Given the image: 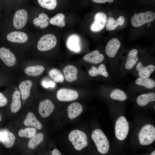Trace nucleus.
Wrapping results in <instances>:
<instances>
[{"instance_id":"f257e3e1","label":"nucleus","mask_w":155,"mask_h":155,"mask_svg":"<svg viewBox=\"0 0 155 155\" xmlns=\"http://www.w3.org/2000/svg\"><path fill=\"white\" fill-rule=\"evenodd\" d=\"M121 46V43L117 38H113L107 42L105 48L106 54L109 60L111 75H118L120 60L118 53Z\"/></svg>"},{"instance_id":"f03ea898","label":"nucleus","mask_w":155,"mask_h":155,"mask_svg":"<svg viewBox=\"0 0 155 155\" xmlns=\"http://www.w3.org/2000/svg\"><path fill=\"white\" fill-rule=\"evenodd\" d=\"M155 70V62L149 57H140L130 73L137 77L148 78Z\"/></svg>"},{"instance_id":"7ed1b4c3","label":"nucleus","mask_w":155,"mask_h":155,"mask_svg":"<svg viewBox=\"0 0 155 155\" xmlns=\"http://www.w3.org/2000/svg\"><path fill=\"white\" fill-rule=\"evenodd\" d=\"M140 57L137 49L133 48L130 50L125 57L120 61L118 74L119 77L123 78L130 73Z\"/></svg>"},{"instance_id":"20e7f679","label":"nucleus","mask_w":155,"mask_h":155,"mask_svg":"<svg viewBox=\"0 0 155 155\" xmlns=\"http://www.w3.org/2000/svg\"><path fill=\"white\" fill-rule=\"evenodd\" d=\"M91 138L99 152L103 154L108 152L109 143L107 138L101 130L99 129L94 130L92 133Z\"/></svg>"},{"instance_id":"39448f33","label":"nucleus","mask_w":155,"mask_h":155,"mask_svg":"<svg viewBox=\"0 0 155 155\" xmlns=\"http://www.w3.org/2000/svg\"><path fill=\"white\" fill-rule=\"evenodd\" d=\"M68 137L69 140L77 150H81L88 145L87 135L81 130L75 129L69 133Z\"/></svg>"},{"instance_id":"423d86ee","label":"nucleus","mask_w":155,"mask_h":155,"mask_svg":"<svg viewBox=\"0 0 155 155\" xmlns=\"http://www.w3.org/2000/svg\"><path fill=\"white\" fill-rule=\"evenodd\" d=\"M140 144L147 146L152 143L155 140V128L151 124L144 126L141 129L138 134Z\"/></svg>"},{"instance_id":"0eeeda50","label":"nucleus","mask_w":155,"mask_h":155,"mask_svg":"<svg viewBox=\"0 0 155 155\" xmlns=\"http://www.w3.org/2000/svg\"><path fill=\"white\" fill-rule=\"evenodd\" d=\"M155 19V13L153 11H147L134 15L131 17V22L133 27L137 28L152 22Z\"/></svg>"},{"instance_id":"6e6552de","label":"nucleus","mask_w":155,"mask_h":155,"mask_svg":"<svg viewBox=\"0 0 155 155\" xmlns=\"http://www.w3.org/2000/svg\"><path fill=\"white\" fill-rule=\"evenodd\" d=\"M129 131V125L125 117L123 116L119 117L116 121L115 134L119 140L123 141L127 137Z\"/></svg>"},{"instance_id":"1a4fd4ad","label":"nucleus","mask_w":155,"mask_h":155,"mask_svg":"<svg viewBox=\"0 0 155 155\" xmlns=\"http://www.w3.org/2000/svg\"><path fill=\"white\" fill-rule=\"evenodd\" d=\"M57 39L54 35L48 34L42 36L37 44V48L41 51H46L53 49L56 45Z\"/></svg>"},{"instance_id":"9d476101","label":"nucleus","mask_w":155,"mask_h":155,"mask_svg":"<svg viewBox=\"0 0 155 155\" xmlns=\"http://www.w3.org/2000/svg\"><path fill=\"white\" fill-rule=\"evenodd\" d=\"M79 94L76 91L66 88H62L57 92L56 97L60 101H72L76 100L79 97Z\"/></svg>"},{"instance_id":"9b49d317","label":"nucleus","mask_w":155,"mask_h":155,"mask_svg":"<svg viewBox=\"0 0 155 155\" xmlns=\"http://www.w3.org/2000/svg\"><path fill=\"white\" fill-rule=\"evenodd\" d=\"M107 20L106 15L104 13L99 12L96 13L94 20L90 26L91 30L93 32H99L104 28Z\"/></svg>"},{"instance_id":"f8f14e48","label":"nucleus","mask_w":155,"mask_h":155,"mask_svg":"<svg viewBox=\"0 0 155 155\" xmlns=\"http://www.w3.org/2000/svg\"><path fill=\"white\" fill-rule=\"evenodd\" d=\"M28 15L24 9L17 10L15 13L13 18L14 27L17 29L22 28L26 25L28 20Z\"/></svg>"},{"instance_id":"ddd939ff","label":"nucleus","mask_w":155,"mask_h":155,"mask_svg":"<svg viewBox=\"0 0 155 155\" xmlns=\"http://www.w3.org/2000/svg\"><path fill=\"white\" fill-rule=\"evenodd\" d=\"M55 108L54 105L49 99L41 101L40 103L38 112L40 115L43 118L48 117L53 112Z\"/></svg>"},{"instance_id":"4468645a","label":"nucleus","mask_w":155,"mask_h":155,"mask_svg":"<svg viewBox=\"0 0 155 155\" xmlns=\"http://www.w3.org/2000/svg\"><path fill=\"white\" fill-rule=\"evenodd\" d=\"M0 58L5 65L9 67L13 66L16 63V59L14 54L5 47L0 48Z\"/></svg>"},{"instance_id":"2eb2a0df","label":"nucleus","mask_w":155,"mask_h":155,"mask_svg":"<svg viewBox=\"0 0 155 155\" xmlns=\"http://www.w3.org/2000/svg\"><path fill=\"white\" fill-rule=\"evenodd\" d=\"M105 59L104 55L98 50H95L85 55L83 59L85 62L94 64L102 63Z\"/></svg>"},{"instance_id":"dca6fc26","label":"nucleus","mask_w":155,"mask_h":155,"mask_svg":"<svg viewBox=\"0 0 155 155\" xmlns=\"http://www.w3.org/2000/svg\"><path fill=\"white\" fill-rule=\"evenodd\" d=\"M88 73L92 77L101 76L105 78H111L106 66L104 63L100 64L98 67L92 66L88 71Z\"/></svg>"},{"instance_id":"f3484780","label":"nucleus","mask_w":155,"mask_h":155,"mask_svg":"<svg viewBox=\"0 0 155 155\" xmlns=\"http://www.w3.org/2000/svg\"><path fill=\"white\" fill-rule=\"evenodd\" d=\"M6 38L11 42L23 43L27 41L28 39L27 35L25 32L20 31H13L8 34Z\"/></svg>"},{"instance_id":"a211bd4d","label":"nucleus","mask_w":155,"mask_h":155,"mask_svg":"<svg viewBox=\"0 0 155 155\" xmlns=\"http://www.w3.org/2000/svg\"><path fill=\"white\" fill-rule=\"evenodd\" d=\"M64 77L68 82H72L78 78V69L74 65H69L65 66L63 69Z\"/></svg>"},{"instance_id":"6ab92c4d","label":"nucleus","mask_w":155,"mask_h":155,"mask_svg":"<svg viewBox=\"0 0 155 155\" xmlns=\"http://www.w3.org/2000/svg\"><path fill=\"white\" fill-rule=\"evenodd\" d=\"M132 85L148 90H152L155 87V81L150 77H137Z\"/></svg>"},{"instance_id":"aec40b11","label":"nucleus","mask_w":155,"mask_h":155,"mask_svg":"<svg viewBox=\"0 0 155 155\" xmlns=\"http://www.w3.org/2000/svg\"><path fill=\"white\" fill-rule=\"evenodd\" d=\"M66 45L68 48L73 52L78 53L81 50L80 38L76 34H72L69 37Z\"/></svg>"},{"instance_id":"412c9836","label":"nucleus","mask_w":155,"mask_h":155,"mask_svg":"<svg viewBox=\"0 0 155 155\" xmlns=\"http://www.w3.org/2000/svg\"><path fill=\"white\" fill-rule=\"evenodd\" d=\"M155 101V94L150 92L142 94L138 96L136 99L137 104L140 106H144L150 102Z\"/></svg>"},{"instance_id":"4be33fe9","label":"nucleus","mask_w":155,"mask_h":155,"mask_svg":"<svg viewBox=\"0 0 155 155\" xmlns=\"http://www.w3.org/2000/svg\"><path fill=\"white\" fill-rule=\"evenodd\" d=\"M83 111L81 104L78 102H74L69 104L67 108V115L70 119H73L78 116Z\"/></svg>"},{"instance_id":"5701e85b","label":"nucleus","mask_w":155,"mask_h":155,"mask_svg":"<svg viewBox=\"0 0 155 155\" xmlns=\"http://www.w3.org/2000/svg\"><path fill=\"white\" fill-rule=\"evenodd\" d=\"M32 84L31 80H27L22 82L19 84V88L23 100L26 99L30 96Z\"/></svg>"},{"instance_id":"b1692460","label":"nucleus","mask_w":155,"mask_h":155,"mask_svg":"<svg viewBox=\"0 0 155 155\" xmlns=\"http://www.w3.org/2000/svg\"><path fill=\"white\" fill-rule=\"evenodd\" d=\"M24 124L26 126H31L40 130L42 128L41 123L36 118L35 115L32 112H29L26 115Z\"/></svg>"},{"instance_id":"393cba45","label":"nucleus","mask_w":155,"mask_h":155,"mask_svg":"<svg viewBox=\"0 0 155 155\" xmlns=\"http://www.w3.org/2000/svg\"><path fill=\"white\" fill-rule=\"evenodd\" d=\"M49 18L45 13H40L38 17L34 18L33 21V24L36 26L40 27L41 29L47 27L49 25Z\"/></svg>"},{"instance_id":"a878e982","label":"nucleus","mask_w":155,"mask_h":155,"mask_svg":"<svg viewBox=\"0 0 155 155\" xmlns=\"http://www.w3.org/2000/svg\"><path fill=\"white\" fill-rule=\"evenodd\" d=\"M125 21V18L123 16H119L116 20L112 17H110L107 20L106 28L109 31L115 30L118 26L123 25Z\"/></svg>"},{"instance_id":"bb28decb","label":"nucleus","mask_w":155,"mask_h":155,"mask_svg":"<svg viewBox=\"0 0 155 155\" xmlns=\"http://www.w3.org/2000/svg\"><path fill=\"white\" fill-rule=\"evenodd\" d=\"M20 95V92L18 90L15 91L13 93L12 102L10 107L11 111L13 113L18 112L21 108Z\"/></svg>"},{"instance_id":"cd10ccee","label":"nucleus","mask_w":155,"mask_h":155,"mask_svg":"<svg viewBox=\"0 0 155 155\" xmlns=\"http://www.w3.org/2000/svg\"><path fill=\"white\" fill-rule=\"evenodd\" d=\"M44 70V68L43 66L37 65L26 67L24 72L28 75L37 76L42 74Z\"/></svg>"},{"instance_id":"c85d7f7f","label":"nucleus","mask_w":155,"mask_h":155,"mask_svg":"<svg viewBox=\"0 0 155 155\" xmlns=\"http://www.w3.org/2000/svg\"><path fill=\"white\" fill-rule=\"evenodd\" d=\"M4 134L1 142L6 148H10L12 147L16 139L14 135L8 130H4Z\"/></svg>"},{"instance_id":"c756f323","label":"nucleus","mask_w":155,"mask_h":155,"mask_svg":"<svg viewBox=\"0 0 155 155\" xmlns=\"http://www.w3.org/2000/svg\"><path fill=\"white\" fill-rule=\"evenodd\" d=\"M110 98L114 100L120 101L125 100L127 99V96L123 90L118 88L112 90L110 94Z\"/></svg>"},{"instance_id":"7c9ffc66","label":"nucleus","mask_w":155,"mask_h":155,"mask_svg":"<svg viewBox=\"0 0 155 155\" xmlns=\"http://www.w3.org/2000/svg\"><path fill=\"white\" fill-rule=\"evenodd\" d=\"M65 16L62 13H58L51 18L49 21L50 23L53 25L63 28L66 25L65 21Z\"/></svg>"},{"instance_id":"2f4dec72","label":"nucleus","mask_w":155,"mask_h":155,"mask_svg":"<svg viewBox=\"0 0 155 155\" xmlns=\"http://www.w3.org/2000/svg\"><path fill=\"white\" fill-rule=\"evenodd\" d=\"M44 135L41 133H39L35 134L32 137L29 141L28 144V147L32 149H35L39 144L43 141Z\"/></svg>"},{"instance_id":"473e14b6","label":"nucleus","mask_w":155,"mask_h":155,"mask_svg":"<svg viewBox=\"0 0 155 155\" xmlns=\"http://www.w3.org/2000/svg\"><path fill=\"white\" fill-rule=\"evenodd\" d=\"M49 75L55 82L62 83L64 80V76L59 70L57 69H53L50 70Z\"/></svg>"},{"instance_id":"72a5a7b5","label":"nucleus","mask_w":155,"mask_h":155,"mask_svg":"<svg viewBox=\"0 0 155 155\" xmlns=\"http://www.w3.org/2000/svg\"><path fill=\"white\" fill-rule=\"evenodd\" d=\"M39 5L42 7L49 10L55 9L57 5V0H37Z\"/></svg>"},{"instance_id":"f704fd0d","label":"nucleus","mask_w":155,"mask_h":155,"mask_svg":"<svg viewBox=\"0 0 155 155\" xmlns=\"http://www.w3.org/2000/svg\"><path fill=\"white\" fill-rule=\"evenodd\" d=\"M36 129L35 128L28 127L20 130L18 134L21 137L30 138L36 134Z\"/></svg>"},{"instance_id":"c9c22d12","label":"nucleus","mask_w":155,"mask_h":155,"mask_svg":"<svg viewBox=\"0 0 155 155\" xmlns=\"http://www.w3.org/2000/svg\"><path fill=\"white\" fill-rule=\"evenodd\" d=\"M7 99L3 94L0 92V107L5 106L7 103Z\"/></svg>"},{"instance_id":"e433bc0d","label":"nucleus","mask_w":155,"mask_h":155,"mask_svg":"<svg viewBox=\"0 0 155 155\" xmlns=\"http://www.w3.org/2000/svg\"><path fill=\"white\" fill-rule=\"evenodd\" d=\"M55 83L52 81H46L43 80L42 82V86L45 88L49 87H53L55 86Z\"/></svg>"},{"instance_id":"4c0bfd02","label":"nucleus","mask_w":155,"mask_h":155,"mask_svg":"<svg viewBox=\"0 0 155 155\" xmlns=\"http://www.w3.org/2000/svg\"><path fill=\"white\" fill-rule=\"evenodd\" d=\"M92 1L96 3H103L107 2L111 3V2H113V0H92Z\"/></svg>"},{"instance_id":"58836bf2","label":"nucleus","mask_w":155,"mask_h":155,"mask_svg":"<svg viewBox=\"0 0 155 155\" xmlns=\"http://www.w3.org/2000/svg\"><path fill=\"white\" fill-rule=\"evenodd\" d=\"M61 154L60 152L57 149H54L51 153V155H61Z\"/></svg>"},{"instance_id":"ea45409f","label":"nucleus","mask_w":155,"mask_h":155,"mask_svg":"<svg viewBox=\"0 0 155 155\" xmlns=\"http://www.w3.org/2000/svg\"><path fill=\"white\" fill-rule=\"evenodd\" d=\"M151 155H155V151H154L150 154Z\"/></svg>"},{"instance_id":"a19ab883","label":"nucleus","mask_w":155,"mask_h":155,"mask_svg":"<svg viewBox=\"0 0 155 155\" xmlns=\"http://www.w3.org/2000/svg\"><path fill=\"white\" fill-rule=\"evenodd\" d=\"M1 117L0 114V121H1Z\"/></svg>"},{"instance_id":"79ce46f5","label":"nucleus","mask_w":155,"mask_h":155,"mask_svg":"<svg viewBox=\"0 0 155 155\" xmlns=\"http://www.w3.org/2000/svg\"></svg>"}]
</instances>
